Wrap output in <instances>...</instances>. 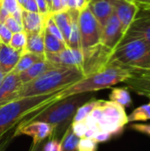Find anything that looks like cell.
Segmentation results:
<instances>
[{"mask_svg": "<svg viewBox=\"0 0 150 151\" xmlns=\"http://www.w3.org/2000/svg\"><path fill=\"white\" fill-rule=\"evenodd\" d=\"M62 90L47 95L21 97L0 106V140L49 105L62 99Z\"/></svg>", "mask_w": 150, "mask_h": 151, "instance_id": "cell-1", "label": "cell"}, {"mask_svg": "<svg viewBox=\"0 0 150 151\" xmlns=\"http://www.w3.org/2000/svg\"><path fill=\"white\" fill-rule=\"evenodd\" d=\"M93 93L94 92L80 93L60 99L49 105L39 113L34 115L16 128L32 121H43L50 124L53 128L52 134L50 138L60 141L66 129L72 125L74 115L79 107L92 99Z\"/></svg>", "mask_w": 150, "mask_h": 151, "instance_id": "cell-2", "label": "cell"}, {"mask_svg": "<svg viewBox=\"0 0 150 151\" xmlns=\"http://www.w3.org/2000/svg\"><path fill=\"white\" fill-rule=\"evenodd\" d=\"M85 76L80 68L57 65L36 79L22 85L18 98L47 95L65 89Z\"/></svg>", "mask_w": 150, "mask_h": 151, "instance_id": "cell-3", "label": "cell"}, {"mask_svg": "<svg viewBox=\"0 0 150 151\" xmlns=\"http://www.w3.org/2000/svg\"><path fill=\"white\" fill-rule=\"evenodd\" d=\"M88 128L98 132H107L114 135L120 134L128 124L127 114L120 104L105 100H98L88 118L84 120Z\"/></svg>", "mask_w": 150, "mask_h": 151, "instance_id": "cell-4", "label": "cell"}, {"mask_svg": "<svg viewBox=\"0 0 150 151\" xmlns=\"http://www.w3.org/2000/svg\"><path fill=\"white\" fill-rule=\"evenodd\" d=\"M131 76V70L116 65H108L103 70L85 76L80 81L63 89L62 99L76 94L95 92L111 88L121 82H125Z\"/></svg>", "mask_w": 150, "mask_h": 151, "instance_id": "cell-5", "label": "cell"}, {"mask_svg": "<svg viewBox=\"0 0 150 151\" xmlns=\"http://www.w3.org/2000/svg\"><path fill=\"white\" fill-rule=\"evenodd\" d=\"M150 50V45L140 38L123 37L112 50L108 65H116L132 70Z\"/></svg>", "mask_w": 150, "mask_h": 151, "instance_id": "cell-6", "label": "cell"}, {"mask_svg": "<svg viewBox=\"0 0 150 151\" xmlns=\"http://www.w3.org/2000/svg\"><path fill=\"white\" fill-rule=\"evenodd\" d=\"M79 28L81 50L101 43L103 27L94 17L88 6L79 12Z\"/></svg>", "mask_w": 150, "mask_h": 151, "instance_id": "cell-7", "label": "cell"}, {"mask_svg": "<svg viewBox=\"0 0 150 151\" xmlns=\"http://www.w3.org/2000/svg\"><path fill=\"white\" fill-rule=\"evenodd\" d=\"M81 50L83 55L81 71L84 76L93 74L105 68L110 55L112 52L102 43Z\"/></svg>", "mask_w": 150, "mask_h": 151, "instance_id": "cell-8", "label": "cell"}, {"mask_svg": "<svg viewBox=\"0 0 150 151\" xmlns=\"http://www.w3.org/2000/svg\"><path fill=\"white\" fill-rule=\"evenodd\" d=\"M124 36L121 24L113 12L106 24L103 27L101 43L110 50H113Z\"/></svg>", "mask_w": 150, "mask_h": 151, "instance_id": "cell-9", "label": "cell"}, {"mask_svg": "<svg viewBox=\"0 0 150 151\" xmlns=\"http://www.w3.org/2000/svg\"><path fill=\"white\" fill-rule=\"evenodd\" d=\"M45 58L52 64L59 66L78 67L81 69L83 55L81 50L66 48L59 52H45Z\"/></svg>", "mask_w": 150, "mask_h": 151, "instance_id": "cell-10", "label": "cell"}, {"mask_svg": "<svg viewBox=\"0 0 150 151\" xmlns=\"http://www.w3.org/2000/svg\"><path fill=\"white\" fill-rule=\"evenodd\" d=\"M53 132L52 127L43 121H32L14 130L12 137L22 134L28 135L33 138V143L45 141L49 139Z\"/></svg>", "mask_w": 150, "mask_h": 151, "instance_id": "cell-11", "label": "cell"}, {"mask_svg": "<svg viewBox=\"0 0 150 151\" xmlns=\"http://www.w3.org/2000/svg\"><path fill=\"white\" fill-rule=\"evenodd\" d=\"M123 37L140 38L150 45V13L139 10Z\"/></svg>", "mask_w": 150, "mask_h": 151, "instance_id": "cell-12", "label": "cell"}, {"mask_svg": "<svg viewBox=\"0 0 150 151\" xmlns=\"http://www.w3.org/2000/svg\"><path fill=\"white\" fill-rule=\"evenodd\" d=\"M111 2L113 7V12L118 17L125 35L136 17L139 8L133 2L128 0H111Z\"/></svg>", "mask_w": 150, "mask_h": 151, "instance_id": "cell-13", "label": "cell"}, {"mask_svg": "<svg viewBox=\"0 0 150 151\" xmlns=\"http://www.w3.org/2000/svg\"><path fill=\"white\" fill-rule=\"evenodd\" d=\"M22 85L18 73L13 71L7 73L0 84V106L18 99V94Z\"/></svg>", "mask_w": 150, "mask_h": 151, "instance_id": "cell-14", "label": "cell"}, {"mask_svg": "<svg viewBox=\"0 0 150 151\" xmlns=\"http://www.w3.org/2000/svg\"><path fill=\"white\" fill-rule=\"evenodd\" d=\"M127 88L138 95H150V72L131 70V76L125 81Z\"/></svg>", "mask_w": 150, "mask_h": 151, "instance_id": "cell-15", "label": "cell"}, {"mask_svg": "<svg viewBox=\"0 0 150 151\" xmlns=\"http://www.w3.org/2000/svg\"><path fill=\"white\" fill-rule=\"evenodd\" d=\"M22 53L9 44L0 43V69L5 74L13 71Z\"/></svg>", "mask_w": 150, "mask_h": 151, "instance_id": "cell-16", "label": "cell"}, {"mask_svg": "<svg viewBox=\"0 0 150 151\" xmlns=\"http://www.w3.org/2000/svg\"><path fill=\"white\" fill-rule=\"evenodd\" d=\"M87 6L102 27L106 24L113 13L111 0H89Z\"/></svg>", "mask_w": 150, "mask_h": 151, "instance_id": "cell-17", "label": "cell"}, {"mask_svg": "<svg viewBox=\"0 0 150 151\" xmlns=\"http://www.w3.org/2000/svg\"><path fill=\"white\" fill-rule=\"evenodd\" d=\"M46 16L39 12H29L22 9L21 23H22L23 30L27 34L40 32L44 27V20Z\"/></svg>", "mask_w": 150, "mask_h": 151, "instance_id": "cell-18", "label": "cell"}, {"mask_svg": "<svg viewBox=\"0 0 150 151\" xmlns=\"http://www.w3.org/2000/svg\"><path fill=\"white\" fill-rule=\"evenodd\" d=\"M55 66H57V65L52 64L51 62L48 61L46 58L42 59L40 61H37L36 63H34L33 65H31L26 71L20 73L19 74V76L21 82L23 84H25V83H27V82L36 79L37 77L42 75L43 73H45L46 71H48Z\"/></svg>", "mask_w": 150, "mask_h": 151, "instance_id": "cell-19", "label": "cell"}, {"mask_svg": "<svg viewBox=\"0 0 150 151\" xmlns=\"http://www.w3.org/2000/svg\"><path fill=\"white\" fill-rule=\"evenodd\" d=\"M52 17L54 19V21L56 22L57 26L58 27L63 38L65 40V42L66 43L68 47V42L71 35V26H72V20H71V14L69 9H64L59 12L51 13Z\"/></svg>", "mask_w": 150, "mask_h": 151, "instance_id": "cell-20", "label": "cell"}, {"mask_svg": "<svg viewBox=\"0 0 150 151\" xmlns=\"http://www.w3.org/2000/svg\"><path fill=\"white\" fill-rule=\"evenodd\" d=\"M27 34V33H26ZM36 54H44V27L37 33L27 34V44L25 50Z\"/></svg>", "mask_w": 150, "mask_h": 151, "instance_id": "cell-21", "label": "cell"}, {"mask_svg": "<svg viewBox=\"0 0 150 151\" xmlns=\"http://www.w3.org/2000/svg\"><path fill=\"white\" fill-rule=\"evenodd\" d=\"M42 59H45V53L44 54H36V53L24 51L21 54L16 66L14 67L13 72L19 74L20 73L28 69L34 63H36L37 61H40Z\"/></svg>", "mask_w": 150, "mask_h": 151, "instance_id": "cell-22", "label": "cell"}, {"mask_svg": "<svg viewBox=\"0 0 150 151\" xmlns=\"http://www.w3.org/2000/svg\"><path fill=\"white\" fill-rule=\"evenodd\" d=\"M110 101L117 103L124 108L131 106L133 101L127 88H115L110 94Z\"/></svg>", "mask_w": 150, "mask_h": 151, "instance_id": "cell-23", "label": "cell"}, {"mask_svg": "<svg viewBox=\"0 0 150 151\" xmlns=\"http://www.w3.org/2000/svg\"><path fill=\"white\" fill-rule=\"evenodd\" d=\"M67 45L65 42L59 40L53 35L50 34L47 30L44 28V49L45 52L48 53H55L59 52L63 50H65Z\"/></svg>", "mask_w": 150, "mask_h": 151, "instance_id": "cell-24", "label": "cell"}, {"mask_svg": "<svg viewBox=\"0 0 150 151\" xmlns=\"http://www.w3.org/2000/svg\"><path fill=\"white\" fill-rule=\"evenodd\" d=\"M79 141L80 138L74 134L70 126L60 140L61 151H79Z\"/></svg>", "mask_w": 150, "mask_h": 151, "instance_id": "cell-25", "label": "cell"}, {"mask_svg": "<svg viewBox=\"0 0 150 151\" xmlns=\"http://www.w3.org/2000/svg\"><path fill=\"white\" fill-rule=\"evenodd\" d=\"M150 119V102L148 104L141 105L133 111L127 115L128 123L137 122V121H147Z\"/></svg>", "mask_w": 150, "mask_h": 151, "instance_id": "cell-26", "label": "cell"}, {"mask_svg": "<svg viewBox=\"0 0 150 151\" xmlns=\"http://www.w3.org/2000/svg\"><path fill=\"white\" fill-rule=\"evenodd\" d=\"M97 103H98V100H96L95 98L93 97L92 99H90L89 101H88L87 103H85L81 106H80L74 115L72 122L84 121L88 118V116L90 114V112L93 111V109L96 106Z\"/></svg>", "mask_w": 150, "mask_h": 151, "instance_id": "cell-27", "label": "cell"}, {"mask_svg": "<svg viewBox=\"0 0 150 151\" xmlns=\"http://www.w3.org/2000/svg\"><path fill=\"white\" fill-rule=\"evenodd\" d=\"M27 44V34L25 31L12 34L9 45L13 49L24 52Z\"/></svg>", "mask_w": 150, "mask_h": 151, "instance_id": "cell-28", "label": "cell"}, {"mask_svg": "<svg viewBox=\"0 0 150 151\" xmlns=\"http://www.w3.org/2000/svg\"><path fill=\"white\" fill-rule=\"evenodd\" d=\"M44 28L45 30H47L50 34L53 35L54 36H56L57 38H58L59 40L65 42L63 35L58 28V27L57 26L56 22L54 21V19L52 17L51 13H49L46 17H45V20H44ZM66 44V43H65Z\"/></svg>", "mask_w": 150, "mask_h": 151, "instance_id": "cell-29", "label": "cell"}, {"mask_svg": "<svg viewBox=\"0 0 150 151\" xmlns=\"http://www.w3.org/2000/svg\"><path fill=\"white\" fill-rule=\"evenodd\" d=\"M78 148L79 151H96L98 148V142L90 138H80Z\"/></svg>", "mask_w": 150, "mask_h": 151, "instance_id": "cell-30", "label": "cell"}, {"mask_svg": "<svg viewBox=\"0 0 150 151\" xmlns=\"http://www.w3.org/2000/svg\"><path fill=\"white\" fill-rule=\"evenodd\" d=\"M4 24L7 27V28L12 33H18V32H21L24 31L23 30V27L22 24L19 23L11 14H10L4 20Z\"/></svg>", "mask_w": 150, "mask_h": 151, "instance_id": "cell-31", "label": "cell"}, {"mask_svg": "<svg viewBox=\"0 0 150 151\" xmlns=\"http://www.w3.org/2000/svg\"><path fill=\"white\" fill-rule=\"evenodd\" d=\"M71 127H72V130L74 133V134L76 136H78L79 138H83L88 130V127H87L85 121L72 122L71 125Z\"/></svg>", "mask_w": 150, "mask_h": 151, "instance_id": "cell-32", "label": "cell"}, {"mask_svg": "<svg viewBox=\"0 0 150 151\" xmlns=\"http://www.w3.org/2000/svg\"><path fill=\"white\" fill-rule=\"evenodd\" d=\"M12 33L7 28V27L0 22V43L9 44L11 39Z\"/></svg>", "mask_w": 150, "mask_h": 151, "instance_id": "cell-33", "label": "cell"}, {"mask_svg": "<svg viewBox=\"0 0 150 151\" xmlns=\"http://www.w3.org/2000/svg\"><path fill=\"white\" fill-rule=\"evenodd\" d=\"M43 151H61L60 141L53 138H49L44 143Z\"/></svg>", "mask_w": 150, "mask_h": 151, "instance_id": "cell-34", "label": "cell"}, {"mask_svg": "<svg viewBox=\"0 0 150 151\" xmlns=\"http://www.w3.org/2000/svg\"><path fill=\"white\" fill-rule=\"evenodd\" d=\"M142 72H150V50L149 53L132 69Z\"/></svg>", "mask_w": 150, "mask_h": 151, "instance_id": "cell-35", "label": "cell"}, {"mask_svg": "<svg viewBox=\"0 0 150 151\" xmlns=\"http://www.w3.org/2000/svg\"><path fill=\"white\" fill-rule=\"evenodd\" d=\"M0 3L10 12V14H12L20 7L18 0H0Z\"/></svg>", "mask_w": 150, "mask_h": 151, "instance_id": "cell-36", "label": "cell"}, {"mask_svg": "<svg viewBox=\"0 0 150 151\" xmlns=\"http://www.w3.org/2000/svg\"><path fill=\"white\" fill-rule=\"evenodd\" d=\"M129 127L133 131L150 136V124H131Z\"/></svg>", "mask_w": 150, "mask_h": 151, "instance_id": "cell-37", "label": "cell"}, {"mask_svg": "<svg viewBox=\"0 0 150 151\" xmlns=\"http://www.w3.org/2000/svg\"><path fill=\"white\" fill-rule=\"evenodd\" d=\"M20 7L24 10L34 12H39L38 7L36 4V0H23Z\"/></svg>", "mask_w": 150, "mask_h": 151, "instance_id": "cell-38", "label": "cell"}, {"mask_svg": "<svg viewBox=\"0 0 150 151\" xmlns=\"http://www.w3.org/2000/svg\"><path fill=\"white\" fill-rule=\"evenodd\" d=\"M88 0H70L67 9H76L80 11L88 5Z\"/></svg>", "mask_w": 150, "mask_h": 151, "instance_id": "cell-39", "label": "cell"}, {"mask_svg": "<svg viewBox=\"0 0 150 151\" xmlns=\"http://www.w3.org/2000/svg\"><path fill=\"white\" fill-rule=\"evenodd\" d=\"M139 10L150 13V0H133Z\"/></svg>", "mask_w": 150, "mask_h": 151, "instance_id": "cell-40", "label": "cell"}, {"mask_svg": "<svg viewBox=\"0 0 150 151\" xmlns=\"http://www.w3.org/2000/svg\"><path fill=\"white\" fill-rule=\"evenodd\" d=\"M36 4H37V7H38V11H39V13L46 16L50 13L49 12V7H48V4H47V2L46 0H36Z\"/></svg>", "mask_w": 150, "mask_h": 151, "instance_id": "cell-41", "label": "cell"}, {"mask_svg": "<svg viewBox=\"0 0 150 151\" xmlns=\"http://www.w3.org/2000/svg\"><path fill=\"white\" fill-rule=\"evenodd\" d=\"M111 138H112V134H111L110 133H107V132H98L95 134L94 140H95L99 143V142H107V141H109Z\"/></svg>", "mask_w": 150, "mask_h": 151, "instance_id": "cell-42", "label": "cell"}, {"mask_svg": "<svg viewBox=\"0 0 150 151\" xmlns=\"http://www.w3.org/2000/svg\"><path fill=\"white\" fill-rule=\"evenodd\" d=\"M63 10L61 0H51V4L50 8V13H54Z\"/></svg>", "mask_w": 150, "mask_h": 151, "instance_id": "cell-43", "label": "cell"}, {"mask_svg": "<svg viewBox=\"0 0 150 151\" xmlns=\"http://www.w3.org/2000/svg\"><path fill=\"white\" fill-rule=\"evenodd\" d=\"M10 15V12L2 5V4L0 3V22L4 23L5 19Z\"/></svg>", "mask_w": 150, "mask_h": 151, "instance_id": "cell-44", "label": "cell"}, {"mask_svg": "<svg viewBox=\"0 0 150 151\" xmlns=\"http://www.w3.org/2000/svg\"><path fill=\"white\" fill-rule=\"evenodd\" d=\"M45 142H46V140L42 141V142H39L37 143H33L29 151H43V146H44Z\"/></svg>", "mask_w": 150, "mask_h": 151, "instance_id": "cell-45", "label": "cell"}, {"mask_svg": "<svg viewBox=\"0 0 150 151\" xmlns=\"http://www.w3.org/2000/svg\"><path fill=\"white\" fill-rule=\"evenodd\" d=\"M8 143H9V141H8L7 138L5 140L1 139L0 140V151H5V149H6Z\"/></svg>", "mask_w": 150, "mask_h": 151, "instance_id": "cell-46", "label": "cell"}, {"mask_svg": "<svg viewBox=\"0 0 150 151\" xmlns=\"http://www.w3.org/2000/svg\"><path fill=\"white\" fill-rule=\"evenodd\" d=\"M70 0H61V4H62V8L64 9H67L68 4H69Z\"/></svg>", "mask_w": 150, "mask_h": 151, "instance_id": "cell-47", "label": "cell"}, {"mask_svg": "<svg viewBox=\"0 0 150 151\" xmlns=\"http://www.w3.org/2000/svg\"><path fill=\"white\" fill-rule=\"evenodd\" d=\"M5 75H6V74H5V73L1 70V69H0V84L2 83V81H3V80L4 79Z\"/></svg>", "mask_w": 150, "mask_h": 151, "instance_id": "cell-48", "label": "cell"}, {"mask_svg": "<svg viewBox=\"0 0 150 151\" xmlns=\"http://www.w3.org/2000/svg\"><path fill=\"white\" fill-rule=\"evenodd\" d=\"M48 7H49V12H50V4H51V0H46Z\"/></svg>", "mask_w": 150, "mask_h": 151, "instance_id": "cell-49", "label": "cell"}, {"mask_svg": "<svg viewBox=\"0 0 150 151\" xmlns=\"http://www.w3.org/2000/svg\"><path fill=\"white\" fill-rule=\"evenodd\" d=\"M18 1H19V5H21V4H22L23 0H18Z\"/></svg>", "mask_w": 150, "mask_h": 151, "instance_id": "cell-50", "label": "cell"}, {"mask_svg": "<svg viewBox=\"0 0 150 151\" xmlns=\"http://www.w3.org/2000/svg\"><path fill=\"white\" fill-rule=\"evenodd\" d=\"M147 97H149V100H150V95H149V96H148Z\"/></svg>", "mask_w": 150, "mask_h": 151, "instance_id": "cell-51", "label": "cell"}, {"mask_svg": "<svg viewBox=\"0 0 150 151\" xmlns=\"http://www.w3.org/2000/svg\"><path fill=\"white\" fill-rule=\"evenodd\" d=\"M128 1H132V2H133V0H128Z\"/></svg>", "mask_w": 150, "mask_h": 151, "instance_id": "cell-52", "label": "cell"}, {"mask_svg": "<svg viewBox=\"0 0 150 151\" xmlns=\"http://www.w3.org/2000/svg\"><path fill=\"white\" fill-rule=\"evenodd\" d=\"M88 1H89V0H88Z\"/></svg>", "mask_w": 150, "mask_h": 151, "instance_id": "cell-53", "label": "cell"}]
</instances>
